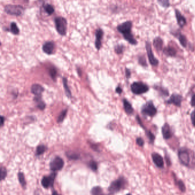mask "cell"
<instances>
[{"instance_id": "6da1fadb", "label": "cell", "mask_w": 195, "mask_h": 195, "mask_svg": "<svg viewBox=\"0 0 195 195\" xmlns=\"http://www.w3.org/2000/svg\"><path fill=\"white\" fill-rule=\"evenodd\" d=\"M178 156L179 160L180 161L181 163L186 166H190L191 165V155L190 153V152L187 149L185 148H181L180 149L179 153Z\"/></svg>"}, {"instance_id": "7a4b0ae2", "label": "cell", "mask_w": 195, "mask_h": 195, "mask_svg": "<svg viewBox=\"0 0 195 195\" xmlns=\"http://www.w3.org/2000/svg\"><path fill=\"white\" fill-rule=\"evenodd\" d=\"M24 8L19 5L8 4L4 7L5 11L10 15L19 16L22 15L24 12Z\"/></svg>"}, {"instance_id": "3957f363", "label": "cell", "mask_w": 195, "mask_h": 195, "mask_svg": "<svg viewBox=\"0 0 195 195\" xmlns=\"http://www.w3.org/2000/svg\"><path fill=\"white\" fill-rule=\"evenodd\" d=\"M55 28L58 33L61 36H65L66 33L67 21L63 17H57L55 19Z\"/></svg>"}, {"instance_id": "277c9868", "label": "cell", "mask_w": 195, "mask_h": 195, "mask_svg": "<svg viewBox=\"0 0 195 195\" xmlns=\"http://www.w3.org/2000/svg\"><path fill=\"white\" fill-rule=\"evenodd\" d=\"M132 92L135 95H141L148 92L149 86L143 82L136 81L132 84L131 86Z\"/></svg>"}, {"instance_id": "5b68a950", "label": "cell", "mask_w": 195, "mask_h": 195, "mask_svg": "<svg viewBox=\"0 0 195 195\" xmlns=\"http://www.w3.org/2000/svg\"><path fill=\"white\" fill-rule=\"evenodd\" d=\"M141 112L145 116L153 117L157 113V109L152 101H148L143 105Z\"/></svg>"}, {"instance_id": "8992f818", "label": "cell", "mask_w": 195, "mask_h": 195, "mask_svg": "<svg viewBox=\"0 0 195 195\" xmlns=\"http://www.w3.org/2000/svg\"><path fill=\"white\" fill-rule=\"evenodd\" d=\"M125 180L122 177L120 178L117 180L113 181L111 184L109 188V191L111 193H116L124 187V186L125 185Z\"/></svg>"}, {"instance_id": "52a82bcc", "label": "cell", "mask_w": 195, "mask_h": 195, "mask_svg": "<svg viewBox=\"0 0 195 195\" xmlns=\"http://www.w3.org/2000/svg\"><path fill=\"white\" fill-rule=\"evenodd\" d=\"M132 26V22L131 21H127L118 25L117 29L119 32L122 33L123 35L131 33V29Z\"/></svg>"}, {"instance_id": "ba28073f", "label": "cell", "mask_w": 195, "mask_h": 195, "mask_svg": "<svg viewBox=\"0 0 195 195\" xmlns=\"http://www.w3.org/2000/svg\"><path fill=\"white\" fill-rule=\"evenodd\" d=\"M146 49H147V53L148 57L149 60V62L152 65L156 66L158 64V61L157 59L155 57V55L152 52L151 43L149 41L146 42Z\"/></svg>"}, {"instance_id": "9c48e42d", "label": "cell", "mask_w": 195, "mask_h": 195, "mask_svg": "<svg viewBox=\"0 0 195 195\" xmlns=\"http://www.w3.org/2000/svg\"><path fill=\"white\" fill-rule=\"evenodd\" d=\"M64 162L63 159L59 157L54 158L50 164V168L53 171H57L63 168Z\"/></svg>"}, {"instance_id": "30bf717a", "label": "cell", "mask_w": 195, "mask_h": 195, "mask_svg": "<svg viewBox=\"0 0 195 195\" xmlns=\"http://www.w3.org/2000/svg\"><path fill=\"white\" fill-rule=\"evenodd\" d=\"M183 97L180 95L177 94V93H173L172 95V96L170 97L169 100H167L166 103L173 104L175 105L177 107H180L181 102H182Z\"/></svg>"}, {"instance_id": "8fae6325", "label": "cell", "mask_w": 195, "mask_h": 195, "mask_svg": "<svg viewBox=\"0 0 195 195\" xmlns=\"http://www.w3.org/2000/svg\"><path fill=\"white\" fill-rule=\"evenodd\" d=\"M55 175H56L55 173H53L51 174L49 176L43 177L41 181V184L42 186L45 188H48L52 187L54 183Z\"/></svg>"}, {"instance_id": "7c38bea8", "label": "cell", "mask_w": 195, "mask_h": 195, "mask_svg": "<svg viewBox=\"0 0 195 195\" xmlns=\"http://www.w3.org/2000/svg\"><path fill=\"white\" fill-rule=\"evenodd\" d=\"M55 49V44L52 41H48L45 42L42 46L43 51L47 55H52L54 52Z\"/></svg>"}, {"instance_id": "4fadbf2b", "label": "cell", "mask_w": 195, "mask_h": 195, "mask_svg": "<svg viewBox=\"0 0 195 195\" xmlns=\"http://www.w3.org/2000/svg\"><path fill=\"white\" fill-rule=\"evenodd\" d=\"M152 158L155 165L158 168H162L164 166V160L162 156L157 153H153L152 155Z\"/></svg>"}, {"instance_id": "5bb4252c", "label": "cell", "mask_w": 195, "mask_h": 195, "mask_svg": "<svg viewBox=\"0 0 195 195\" xmlns=\"http://www.w3.org/2000/svg\"><path fill=\"white\" fill-rule=\"evenodd\" d=\"M103 30L101 29H98L96 31V41H95V46L96 48L99 50L101 48V40L103 37Z\"/></svg>"}, {"instance_id": "9a60e30c", "label": "cell", "mask_w": 195, "mask_h": 195, "mask_svg": "<svg viewBox=\"0 0 195 195\" xmlns=\"http://www.w3.org/2000/svg\"><path fill=\"white\" fill-rule=\"evenodd\" d=\"M175 15H176L177 21L178 24L180 27H183L187 23V20H186L185 17L181 14L180 11L177 9H175Z\"/></svg>"}, {"instance_id": "2e32d148", "label": "cell", "mask_w": 195, "mask_h": 195, "mask_svg": "<svg viewBox=\"0 0 195 195\" xmlns=\"http://www.w3.org/2000/svg\"><path fill=\"white\" fill-rule=\"evenodd\" d=\"M44 91V89L40 84H34L31 86V92L36 96H41Z\"/></svg>"}, {"instance_id": "e0dca14e", "label": "cell", "mask_w": 195, "mask_h": 195, "mask_svg": "<svg viewBox=\"0 0 195 195\" xmlns=\"http://www.w3.org/2000/svg\"><path fill=\"white\" fill-rule=\"evenodd\" d=\"M162 136L164 139L168 140L172 137V133H171L169 125L167 123H166L162 126Z\"/></svg>"}, {"instance_id": "ac0fdd59", "label": "cell", "mask_w": 195, "mask_h": 195, "mask_svg": "<svg viewBox=\"0 0 195 195\" xmlns=\"http://www.w3.org/2000/svg\"><path fill=\"white\" fill-rule=\"evenodd\" d=\"M153 46L156 49L157 51H162V45H163V41L161 37H155L153 41Z\"/></svg>"}, {"instance_id": "d6986e66", "label": "cell", "mask_w": 195, "mask_h": 195, "mask_svg": "<svg viewBox=\"0 0 195 195\" xmlns=\"http://www.w3.org/2000/svg\"><path fill=\"white\" fill-rule=\"evenodd\" d=\"M123 104L124 108L125 109V112L128 114H132L133 113V108L131 105V104L126 99L123 100Z\"/></svg>"}, {"instance_id": "ffe728a7", "label": "cell", "mask_w": 195, "mask_h": 195, "mask_svg": "<svg viewBox=\"0 0 195 195\" xmlns=\"http://www.w3.org/2000/svg\"><path fill=\"white\" fill-rule=\"evenodd\" d=\"M163 52L168 56H175L176 55V51L175 48L172 47H166L164 48Z\"/></svg>"}, {"instance_id": "44dd1931", "label": "cell", "mask_w": 195, "mask_h": 195, "mask_svg": "<svg viewBox=\"0 0 195 195\" xmlns=\"http://www.w3.org/2000/svg\"><path fill=\"white\" fill-rule=\"evenodd\" d=\"M34 101L37 103V106L40 110H44L45 107H46V105L45 104L44 102L41 99V96H36L34 99Z\"/></svg>"}, {"instance_id": "7402d4cb", "label": "cell", "mask_w": 195, "mask_h": 195, "mask_svg": "<svg viewBox=\"0 0 195 195\" xmlns=\"http://www.w3.org/2000/svg\"><path fill=\"white\" fill-rule=\"evenodd\" d=\"M123 36L124 37L125 40L128 41L130 44L133 45L136 44V40L133 37L132 33H128V34H125V35H123Z\"/></svg>"}, {"instance_id": "603a6c76", "label": "cell", "mask_w": 195, "mask_h": 195, "mask_svg": "<svg viewBox=\"0 0 195 195\" xmlns=\"http://www.w3.org/2000/svg\"><path fill=\"white\" fill-rule=\"evenodd\" d=\"M63 82L64 88V89H65L66 96H68V97H72V93H71L70 89L69 88L68 85V83H67L68 81H67V79H66V78H63Z\"/></svg>"}, {"instance_id": "cb8c5ba5", "label": "cell", "mask_w": 195, "mask_h": 195, "mask_svg": "<svg viewBox=\"0 0 195 195\" xmlns=\"http://www.w3.org/2000/svg\"><path fill=\"white\" fill-rule=\"evenodd\" d=\"M44 9L45 11H46L48 15H52L55 11V8L51 4H46L44 5Z\"/></svg>"}, {"instance_id": "d4e9b609", "label": "cell", "mask_w": 195, "mask_h": 195, "mask_svg": "<svg viewBox=\"0 0 195 195\" xmlns=\"http://www.w3.org/2000/svg\"><path fill=\"white\" fill-rule=\"evenodd\" d=\"M177 36H178L179 40L180 41L181 44L183 45V47H186L187 45V42H188L186 37L183 34H182L181 33H179Z\"/></svg>"}, {"instance_id": "484cf974", "label": "cell", "mask_w": 195, "mask_h": 195, "mask_svg": "<svg viewBox=\"0 0 195 195\" xmlns=\"http://www.w3.org/2000/svg\"><path fill=\"white\" fill-rule=\"evenodd\" d=\"M11 33L15 35H17L20 33V30L16 22H11Z\"/></svg>"}, {"instance_id": "4316f807", "label": "cell", "mask_w": 195, "mask_h": 195, "mask_svg": "<svg viewBox=\"0 0 195 195\" xmlns=\"http://www.w3.org/2000/svg\"><path fill=\"white\" fill-rule=\"evenodd\" d=\"M92 195H104L102 189L100 187H94L91 191Z\"/></svg>"}, {"instance_id": "83f0119b", "label": "cell", "mask_w": 195, "mask_h": 195, "mask_svg": "<svg viewBox=\"0 0 195 195\" xmlns=\"http://www.w3.org/2000/svg\"><path fill=\"white\" fill-rule=\"evenodd\" d=\"M18 177H19V180L20 181V184L22 185V187H25L26 185V181H25V177L24 174L22 173H19L18 175Z\"/></svg>"}, {"instance_id": "f1b7e54d", "label": "cell", "mask_w": 195, "mask_h": 195, "mask_svg": "<svg viewBox=\"0 0 195 195\" xmlns=\"http://www.w3.org/2000/svg\"><path fill=\"white\" fill-rule=\"evenodd\" d=\"M67 111H68L67 109H65V110H64V111H62L61 112V113L59 115V117H58V119H57V122H58L60 123V122H63V120H64V118L66 116Z\"/></svg>"}, {"instance_id": "f546056e", "label": "cell", "mask_w": 195, "mask_h": 195, "mask_svg": "<svg viewBox=\"0 0 195 195\" xmlns=\"http://www.w3.org/2000/svg\"><path fill=\"white\" fill-rule=\"evenodd\" d=\"M45 150H46V148L44 145H39L38 147H37V149H36V155L38 156L42 155Z\"/></svg>"}, {"instance_id": "4dcf8cb0", "label": "cell", "mask_w": 195, "mask_h": 195, "mask_svg": "<svg viewBox=\"0 0 195 195\" xmlns=\"http://www.w3.org/2000/svg\"><path fill=\"white\" fill-rule=\"evenodd\" d=\"M124 49V45H116L115 47L114 51H115V52L117 54L119 55V54H121L123 52Z\"/></svg>"}, {"instance_id": "1f68e13d", "label": "cell", "mask_w": 195, "mask_h": 195, "mask_svg": "<svg viewBox=\"0 0 195 195\" xmlns=\"http://www.w3.org/2000/svg\"><path fill=\"white\" fill-rule=\"evenodd\" d=\"M49 74L53 80H55L57 76V70L55 68H51L49 69Z\"/></svg>"}, {"instance_id": "d6a6232c", "label": "cell", "mask_w": 195, "mask_h": 195, "mask_svg": "<svg viewBox=\"0 0 195 195\" xmlns=\"http://www.w3.org/2000/svg\"><path fill=\"white\" fill-rule=\"evenodd\" d=\"M177 185L178 186V187L180 189L181 191L182 192H184L185 191V187L184 185V183L181 180L178 181H176Z\"/></svg>"}, {"instance_id": "836d02e7", "label": "cell", "mask_w": 195, "mask_h": 195, "mask_svg": "<svg viewBox=\"0 0 195 195\" xmlns=\"http://www.w3.org/2000/svg\"><path fill=\"white\" fill-rule=\"evenodd\" d=\"M146 134H147V135L148 139H149L150 143H153L154 142V140H155V139L154 135H153V133H152L151 131H147V132H146Z\"/></svg>"}, {"instance_id": "e575fe53", "label": "cell", "mask_w": 195, "mask_h": 195, "mask_svg": "<svg viewBox=\"0 0 195 195\" xmlns=\"http://www.w3.org/2000/svg\"><path fill=\"white\" fill-rule=\"evenodd\" d=\"M7 170L4 167L2 166L1 168V180H4V179L7 176Z\"/></svg>"}, {"instance_id": "d590c367", "label": "cell", "mask_w": 195, "mask_h": 195, "mask_svg": "<svg viewBox=\"0 0 195 195\" xmlns=\"http://www.w3.org/2000/svg\"><path fill=\"white\" fill-rule=\"evenodd\" d=\"M139 62L143 66H147V63L146 61V60L144 56H140L139 59Z\"/></svg>"}, {"instance_id": "8d00e7d4", "label": "cell", "mask_w": 195, "mask_h": 195, "mask_svg": "<svg viewBox=\"0 0 195 195\" xmlns=\"http://www.w3.org/2000/svg\"><path fill=\"white\" fill-rule=\"evenodd\" d=\"M158 3L164 7H169V2L167 0H158Z\"/></svg>"}, {"instance_id": "74e56055", "label": "cell", "mask_w": 195, "mask_h": 195, "mask_svg": "<svg viewBox=\"0 0 195 195\" xmlns=\"http://www.w3.org/2000/svg\"><path fill=\"white\" fill-rule=\"evenodd\" d=\"M89 166H90L91 168L93 171H96V170L97 169V163H96L95 162H94V161H92V162H90V163H89Z\"/></svg>"}, {"instance_id": "f35d334b", "label": "cell", "mask_w": 195, "mask_h": 195, "mask_svg": "<svg viewBox=\"0 0 195 195\" xmlns=\"http://www.w3.org/2000/svg\"><path fill=\"white\" fill-rule=\"evenodd\" d=\"M67 156L71 159H78V155L75 153H67Z\"/></svg>"}, {"instance_id": "ab89813d", "label": "cell", "mask_w": 195, "mask_h": 195, "mask_svg": "<svg viewBox=\"0 0 195 195\" xmlns=\"http://www.w3.org/2000/svg\"><path fill=\"white\" fill-rule=\"evenodd\" d=\"M136 143L140 147H142V146H143L144 144V141L142 138L139 137L136 139Z\"/></svg>"}, {"instance_id": "60d3db41", "label": "cell", "mask_w": 195, "mask_h": 195, "mask_svg": "<svg viewBox=\"0 0 195 195\" xmlns=\"http://www.w3.org/2000/svg\"><path fill=\"white\" fill-rule=\"evenodd\" d=\"M191 118L193 126H195V110L192 112L191 114Z\"/></svg>"}, {"instance_id": "b9f144b4", "label": "cell", "mask_w": 195, "mask_h": 195, "mask_svg": "<svg viewBox=\"0 0 195 195\" xmlns=\"http://www.w3.org/2000/svg\"><path fill=\"white\" fill-rule=\"evenodd\" d=\"M191 104L192 107H195V94L192 97Z\"/></svg>"}, {"instance_id": "7bdbcfd3", "label": "cell", "mask_w": 195, "mask_h": 195, "mask_svg": "<svg viewBox=\"0 0 195 195\" xmlns=\"http://www.w3.org/2000/svg\"><path fill=\"white\" fill-rule=\"evenodd\" d=\"M125 72H126V76L128 78H129V77L131 76V71L128 68H126L125 69Z\"/></svg>"}, {"instance_id": "ee69618b", "label": "cell", "mask_w": 195, "mask_h": 195, "mask_svg": "<svg viewBox=\"0 0 195 195\" xmlns=\"http://www.w3.org/2000/svg\"><path fill=\"white\" fill-rule=\"evenodd\" d=\"M116 93H117L118 94H120V93H122V89L121 88V87H120V86H117L116 89Z\"/></svg>"}, {"instance_id": "f6af8a7d", "label": "cell", "mask_w": 195, "mask_h": 195, "mask_svg": "<svg viewBox=\"0 0 195 195\" xmlns=\"http://www.w3.org/2000/svg\"><path fill=\"white\" fill-rule=\"evenodd\" d=\"M1 126H2V125H4L5 118H4V117H3L2 116H1Z\"/></svg>"}, {"instance_id": "bcb514c9", "label": "cell", "mask_w": 195, "mask_h": 195, "mask_svg": "<svg viewBox=\"0 0 195 195\" xmlns=\"http://www.w3.org/2000/svg\"><path fill=\"white\" fill-rule=\"evenodd\" d=\"M52 195H58V193H57V192L56 191H53V193H52Z\"/></svg>"}, {"instance_id": "7dc6e473", "label": "cell", "mask_w": 195, "mask_h": 195, "mask_svg": "<svg viewBox=\"0 0 195 195\" xmlns=\"http://www.w3.org/2000/svg\"><path fill=\"white\" fill-rule=\"evenodd\" d=\"M131 195V194H127V195Z\"/></svg>"}]
</instances>
